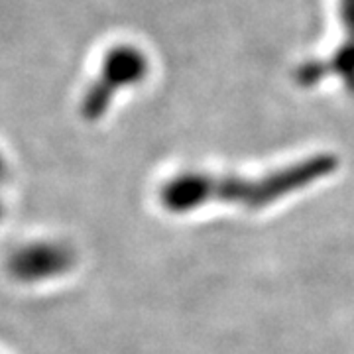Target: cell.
Returning <instances> with one entry per match:
<instances>
[{"instance_id": "cell-1", "label": "cell", "mask_w": 354, "mask_h": 354, "mask_svg": "<svg viewBox=\"0 0 354 354\" xmlns=\"http://www.w3.org/2000/svg\"><path fill=\"white\" fill-rule=\"evenodd\" d=\"M339 158L315 153L301 162L278 167L260 177L228 176L215 171H181L167 179L160 191V201L169 213H189L211 203H227L246 211H262L270 205L299 193L305 187L333 176Z\"/></svg>"}, {"instance_id": "cell-3", "label": "cell", "mask_w": 354, "mask_h": 354, "mask_svg": "<svg viewBox=\"0 0 354 354\" xmlns=\"http://www.w3.org/2000/svg\"><path fill=\"white\" fill-rule=\"evenodd\" d=\"M75 248L64 241H36L16 248L6 260V272L20 283H39L73 270Z\"/></svg>"}, {"instance_id": "cell-2", "label": "cell", "mask_w": 354, "mask_h": 354, "mask_svg": "<svg viewBox=\"0 0 354 354\" xmlns=\"http://www.w3.org/2000/svg\"><path fill=\"white\" fill-rule=\"evenodd\" d=\"M150 71L146 51L134 44H116L104 53L101 69L81 99V116L88 122L101 120L109 113L116 95L140 85Z\"/></svg>"}, {"instance_id": "cell-6", "label": "cell", "mask_w": 354, "mask_h": 354, "mask_svg": "<svg viewBox=\"0 0 354 354\" xmlns=\"http://www.w3.org/2000/svg\"><path fill=\"white\" fill-rule=\"evenodd\" d=\"M2 215H4V205L0 201V221H2Z\"/></svg>"}, {"instance_id": "cell-5", "label": "cell", "mask_w": 354, "mask_h": 354, "mask_svg": "<svg viewBox=\"0 0 354 354\" xmlns=\"http://www.w3.org/2000/svg\"><path fill=\"white\" fill-rule=\"evenodd\" d=\"M6 177H8V164H6L4 156L0 153V185L6 181Z\"/></svg>"}, {"instance_id": "cell-4", "label": "cell", "mask_w": 354, "mask_h": 354, "mask_svg": "<svg viewBox=\"0 0 354 354\" xmlns=\"http://www.w3.org/2000/svg\"><path fill=\"white\" fill-rule=\"evenodd\" d=\"M339 18L344 39L337 50L354 53V0H339Z\"/></svg>"}]
</instances>
